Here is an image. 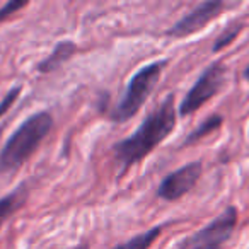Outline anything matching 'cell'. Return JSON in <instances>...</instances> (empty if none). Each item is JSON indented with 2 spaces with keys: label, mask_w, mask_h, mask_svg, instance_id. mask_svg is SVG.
I'll return each instance as SVG.
<instances>
[{
  "label": "cell",
  "mask_w": 249,
  "mask_h": 249,
  "mask_svg": "<svg viewBox=\"0 0 249 249\" xmlns=\"http://www.w3.org/2000/svg\"><path fill=\"white\" fill-rule=\"evenodd\" d=\"M176 118L178 111L174 106V96H167L128 139L114 143V157L121 167L120 176L128 173L130 167L145 159L173 133V130L176 128Z\"/></svg>",
  "instance_id": "6da1fadb"
},
{
  "label": "cell",
  "mask_w": 249,
  "mask_h": 249,
  "mask_svg": "<svg viewBox=\"0 0 249 249\" xmlns=\"http://www.w3.org/2000/svg\"><path fill=\"white\" fill-rule=\"evenodd\" d=\"M53 128V116L48 111H38L21 123L0 150V174L18 171L39 147Z\"/></svg>",
  "instance_id": "7a4b0ae2"
},
{
  "label": "cell",
  "mask_w": 249,
  "mask_h": 249,
  "mask_svg": "<svg viewBox=\"0 0 249 249\" xmlns=\"http://www.w3.org/2000/svg\"><path fill=\"white\" fill-rule=\"evenodd\" d=\"M164 65H166V62L149 63V65L140 69L139 72L130 79L128 86H126V90H124L123 99L118 103V106L114 107L113 113L109 114L111 120L116 121V123H121V121L130 120V118H133L139 113V109L145 104V101L149 99L150 92L156 89Z\"/></svg>",
  "instance_id": "3957f363"
},
{
  "label": "cell",
  "mask_w": 249,
  "mask_h": 249,
  "mask_svg": "<svg viewBox=\"0 0 249 249\" xmlns=\"http://www.w3.org/2000/svg\"><path fill=\"white\" fill-rule=\"evenodd\" d=\"M237 215V208L227 207L210 224L184 239L178 249H220L234 232Z\"/></svg>",
  "instance_id": "277c9868"
},
{
  "label": "cell",
  "mask_w": 249,
  "mask_h": 249,
  "mask_svg": "<svg viewBox=\"0 0 249 249\" xmlns=\"http://www.w3.org/2000/svg\"><path fill=\"white\" fill-rule=\"evenodd\" d=\"M225 73H227V69H225V63L222 60L210 63L203 70V73L198 77L196 84L183 97L179 104V116H188V114L196 113L207 101H210L224 86Z\"/></svg>",
  "instance_id": "5b68a950"
},
{
  "label": "cell",
  "mask_w": 249,
  "mask_h": 249,
  "mask_svg": "<svg viewBox=\"0 0 249 249\" xmlns=\"http://www.w3.org/2000/svg\"><path fill=\"white\" fill-rule=\"evenodd\" d=\"M201 173H203V164L200 160L188 162L186 166L167 174L160 181L159 188H157V196L166 201L179 200V198H183L184 195H188L196 186V183L201 178Z\"/></svg>",
  "instance_id": "8992f818"
},
{
  "label": "cell",
  "mask_w": 249,
  "mask_h": 249,
  "mask_svg": "<svg viewBox=\"0 0 249 249\" xmlns=\"http://www.w3.org/2000/svg\"><path fill=\"white\" fill-rule=\"evenodd\" d=\"M225 4L220 0H208L200 4L196 9L186 14L183 19L176 22L169 31L166 33L169 38H186L190 35L201 31L207 24H210L213 19H217L218 16L224 12Z\"/></svg>",
  "instance_id": "52a82bcc"
},
{
  "label": "cell",
  "mask_w": 249,
  "mask_h": 249,
  "mask_svg": "<svg viewBox=\"0 0 249 249\" xmlns=\"http://www.w3.org/2000/svg\"><path fill=\"white\" fill-rule=\"evenodd\" d=\"M75 52H77V45L73 41H69V39H65V41H60L58 45L53 48V52L50 53V55L46 56L41 63H39L38 70H39V72H45V73L53 72V70L58 69L62 63H65L67 60L72 58Z\"/></svg>",
  "instance_id": "ba28073f"
},
{
  "label": "cell",
  "mask_w": 249,
  "mask_h": 249,
  "mask_svg": "<svg viewBox=\"0 0 249 249\" xmlns=\"http://www.w3.org/2000/svg\"><path fill=\"white\" fill-rule=\"evenodd\" d=\"M26 198H28V186L26 184H21L9 195L0 198V229L14 212H18L26 203Z\"/></svg>",
  "instance_id": "9c48e42d"
},
{
  "label": "cell",
  "mask_w": 249,
  "mask_h": 249,
  "mask_svg": "<svg viewBox=\"0 0 249 249\" xmlns=\"http://www.w3.org/2000/svg\"><path fill=\"white\" fill-rule=\"evenodd\" d=\"M160 232H162V227L157 225V227H152L149 231L142 232V234L135 235L130 241L126 242H120L118 246H114L113 249H150V246L159 239Z\"/></svg>",
  "instance_id": "30bf717a"
},
{
  "label": "cell",
  "mask_w": 249,
  "mask_h": 249,
  "mask_svg": "<svg viewBox=\"0 0 249 249\" xmlns=\"http://www.w3.org/2000/svg\"><path fill=\"white\" fill-rule=\"evenodd\" d=\"M222 121H224V118L220 116V114H212L210 118H207V120L203 121V123H200V126H198L195 132H191L190 135H188L186 142H184V145H190V143H195L198 142V140H201L203 137L210 135V133H213L215 130H218L222 126Z\"/></svg>",
  "instance_id": "8fae6325"
},
{
  "label": "cell",
  "mask_w": 249,
  "mask_h": 249,
  "mask_svg": "<svg viewBox=\"0 0 249 249\" xmlns=\"http://www.w3.org/2000/svg\"><path fill=\"white\" fill-rule=\"evenodd\" d=\"M241 31H242V24H234V26H231L229 29H225L224 33H222L220 36L217 38V41L213 43V52H220V50H224V48H227L229 45H232L234 43V39L237 38L239 35H241Z\"/></svg>",
  "instance_id": "7c38bea8"
},
{
  "label": "cell",
  "mask_w": 249,
  "mask_h": 249,
  "mask_svg": "<svg viewBox=\"0 0 249 249\" xmlns=\"http://www.w3.org/2000/svg\"><path fill=\"white\" fill-rule=\"evenodd\" d=\"M24 7H28V2H26V0H11V2H7L4 7H0V22L7 21L11 16L18 14V12Z\"/></svg>",
  "instance_id": "4fadbf2b"
},
{
  "label": "cell",
  "mask_w": 249,
  "mask_h": 249,
  "mask_svg": "<svg viewBox=\"0 0 249 249\" xmlns=\"http://www.w3.org/2000/svg\"><path fill=\"white\" fill-rule=\"evenodd\" d=\"M22 87L18 86V87H12L11 90H9L7 94H5V97L2 101H0V118L4 116L5 113H7L9 109H11V106L16 103V99L19 97V94H21Z\"/></svg>",
  "instance_id": "5bb4252c"
},
{
  "label": "cell",
  "mask_w": 249,
  "mask_h": 249,
  "mask_svg": "<svg viewBox=\"0 0 249 249\" xmlns=\"http://www.w3.org/2000/svg\"><path fill=\"white\" fill-rule=\"evenodd\" d=\"M75 249H89V244H87V242H80V244L77 246Z\"/></svg>",
  "instance_id": "9a60e30c"
},
{
  "label": "cell",
  "mask_w": 249,
  "mask_h": 249,
  "mask_svg": "<svg viewBox=\"0 0 249 249\" xmlns=\"http://www.w3.org/2000/svg\"><path fill=\"white\" fill-rule=\"evenodd\" d=\"M246 79L249 80V65H248V69H246Z\"/></svg>",
  "instance_id": "2e32d148"
}]
</instances>
